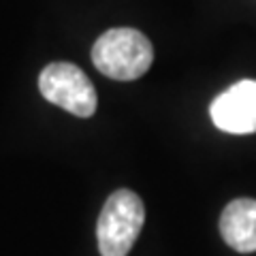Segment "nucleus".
Here are the masks:
<instances>
[{"label": "nucleus", "mask_w": 256, "mask_h": 256, "mask_svg": "<svg viewBox=\"0 0 256 256\" xmlns=\"http://www.w3.org/2000/svg\"><path fill=\"white\" fill-rule=\"evenodd\" d=\"M38 90L52 105L66 109L77 118H92L98 105L90 77L70 62L47 64L38 75Z\"/></svg>", "instance_id": "3"}, {"label": "nucleus", "mask_w": 256, "mask_h": 256, "mask_svg": "<svg viewBox=\"0 0 256 256\" xmlns=\"http://www.w3.org/2000/svg\"><path fill=\"white\" fill-rule=\"evenodd\" d=\"M212 122L224 132H256V82L244 79L218 94L210 107Z\"/></svg>", "instance_id": "4"}, {"label": "nucleus", "mask_w": 256, "mask_h": 256, "mask_svg": "<svg viewBox=\"0 0 256 256\" xmlns=\"http://www.w3.org/2000/svg\"><path fill=\"white\" fill-rule=\"evenodd\" d=\"M146 222V207L139 194L122 188L111 194L96 224L100 256H128Z\"/></svg>", "instance_id": "2"}, {"label": "nucleus", "mask_w": 256, "mask_h": 256, "mask_svg": "<svg viewBox=\"0 0 256 256\" xmlns=\"http://www.w3.org/2000/svg\"><path fill=\"white\" fill-rule=\"evenodd\" d=\"M220 235L235 252H256V201L235 198L220 216Z\"/></svg>", "instance_id": "5"}, {"label": "nucleus", "mask_w": 256, "mask_h": 256, "mask_svg": "<svg viewBox=\"0 0 256 256\" xmlns=\"http://www.w3.org/2000/svg\"><path fill=\"white\" fill-rule=\"evenodd\" d=\"M92 62L102 75L118 82H132L150 70L154 62V47L139 30L114 28L94 43Z\"/></svg>", "instance_id": "1"}]
</instances>
